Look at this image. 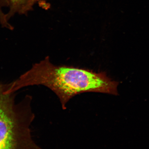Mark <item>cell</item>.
Segmentation results:
<instances>
[{
    "instance_id": "6da1fadb",
    "label": "cell",
    "mask_w": 149,
    "mask_h": 149,
    "mask_svg": "<svg viewBox=\"0 0 149 149\" xmlns=\"http://www.w3.org/2000/svg\"><path fill=\"white\" fill-rule=\"evenodd\" d=\"M119 82L107 73L67 65H55L49 57L24 73L18 80L9 84L8 91L14 93L22 87L42 85L53 92L60 102L63 109L74 96L86 93L118 95Z\"/></svg>"
},
{
    "instance_id": "7a4b0ae2",
    "label": "cell",
    "mask_w": 149,
    "mask_h": 149,
    "mask_svg": "<svg viewBox=\"0 0 149 149\" xmlns=\"http://www.w3.org/2000/svg\"><path fill=\"white\" fill-rule=\"evenodd\" d=\"M13 93L0 85V149H42L35 143L30 125L35 115L30 106L31 99L18 104L15 103Z\"/></svg>"
},
{
    "instance_id": "3957f363",
    "label": "cell",
    "mask_w": 149,
    "mask_h": 149,
    "mask_svg": "<svg viewBox=\"0 0 149 149\" xmlns=\"http://www.w3.org/2000/svg\"><path fill=\"white\" fill-rule=\"evenodd\" d=\"M37 0H6L9 6L10 9L8 15H6L8 19L14 14L26 13L32 8L33 5Z\"/></svg>"
},
{
    "instance_id": "277c9868",
    "label": "cell",
    "mask_w": 149,
    "mask_h": 149,
    "mask_svg": "<svg viewBox=\"0 0 149 149\" xmlns=\"http://www.w3.org/2000/svg\"><path fill=\"white\" fill-rule=\"evenodd\" d=\"M6 3V1L4 0H0V21L3 26L5 27L8 26L9 24L6 16L3 13L2 11V7Z\"/></svg>"
}]
</instances>
